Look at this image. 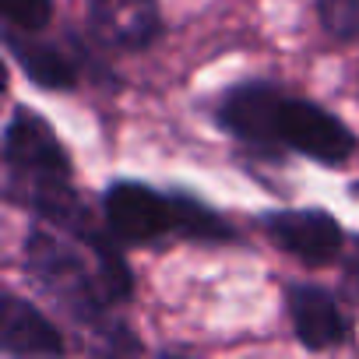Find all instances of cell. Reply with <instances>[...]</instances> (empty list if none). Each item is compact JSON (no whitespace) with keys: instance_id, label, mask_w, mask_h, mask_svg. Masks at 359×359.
Wrapping results in <instances>:
<instances>
[{"instance_id":"obj_3","label":"cell","mask_w":359,"mask_h":359,"mask_svg":"<svg viewBox=\"0 0 359 359\" xmlns=\"http://www.w3.org/2000/svg\"><path fill=\"white\" fill-rule=\"evenodd\" d=\"M106 226L123 243L176 236V194L162 198L141 184H113L106 191Z\"/></svg>"},{"instance_id":"obj_8","label":"cell","mask_w":359,"mask_h":359,"mask_svg":"<svg viewBox=\"0 0 359 359\" xmlns=\"http://www.w3.org/2000/svg\"><path fill=\"white\" fill-rule=\"evenodd\" d=\"M289 317L306 348H331L345 338V320H341L334 296L317 285L289 289Z\"/></svg>"},{"instance_id":"obj_1","label":"cell","mask_w":359,"mask_h":359,"mask_svg":"<svg viewBox=\"0 0 359 359\" xmlns=\"http://www.w3.org/2000/svg\"><path fill=\"white\" fill-rule=\"evenodd\" d=\"M25 264L32 268L39 285L81 320L95 317V310L102 303H109L106 292H102L95 247H92V261L85 264V254H81L78 243H71V240L39 226L25 240Z\"/></svg>"},{"instance_id":"obj_2","label":"cell","mask_w":359,"mask_h":359,"mask_svg":"<svg viewBox=\"0 0 359 359\" xmlns=\"http://www.w3.org/2000/svg\"><path fill=\"white\" fill-rule=\"evenodd\" d=\"M4 158L11 169V198L25 201L29 208L64 187H71V162L67 151L60 148V141L53 137V130L32 116V113H18L8 123V137H4Z\"/></svg>"},{"instance_id":"obj_11","label":"cell","mask_w":359,"mask_h":359,"mask_svg":"<svg viewBox=\"0 0 359 359\" xmlns=\"http://www.w3.org/2000/svg\"><path fill=\"white\" fill-rule=\"evenodd\" d=\"M320 22L334 39H359V0H317Z\"/></svg>"},{"instance_id":"obj_7","label":"cell","mask_w":359,"mask_h":359,"mask_svg":"<svg viewBox=\"0 0 359 359\" xmlns=\"http://www.w3.org/2000/svg\"><path fill=\"white\" fill-rule=\"evenodd\" d=\"M95 32L120 50H144L158 36L155 0H92Z\"/></svg>"},{"instance_id":"obj_12","label":"cell","mask_w":359,"mask_h":359,"mask_svg":"<svg viewBox=\"0 0 359 359\" xmlns=\"http://www.w3.org/2000/svg\"><path fill=\"white\" fill-rule=\"evenodd\" d=\"M50 15H53V0H4V18L25 32L43 29Z\"/></svg>"},{"instance_id":"obj_10","label":"cell","mask_w":359,"mask_h":359,"mask_svg":"<svg viewBox=\"0 0 359 359\" xmlns=\"http://www.w3.org/2000/svg\"><path fill=\"white\" fill-rule=\"evenodd\" d=\"M4 39H8L11 57L22 64V71H25L36 85H43V88H60V92H67V88L78 85V67H74L57 46L36 43V39L18 36V32H8Z\"/></svg>"},{"instance_id":"obj_5","label":"cell","mask_w":359,"mask_h":359,"mask_svg":"<svg viewBox=\"0 0 359 359\" xmlns=\"http://www.w3.org/2000/svg\"><path fill=\"white\" fill-rule=\"evenodd\" d=\"M282 92L264 81H247L222 99V123L254 148H282L278 116H282Z\"/></svg>"},{"instance_id":"obj_9","label":"cell","mask_w":359,"mask_h":359,"mask_svg":"<svg viewBox=\"0 0 359 359\" xmlns=\"http://www.w3.org/2000/svg\"><path fill=\"white\" fill-rule=\"evenodd\" d=\"M0 345L8 355H60L64 338L60 331L29 303L8 296L4 317H0Z\"/></svg>"},{"instance_id":"obj_6","label":"cell","mask_w":359,"mask_h":359,"mask_svg":"<svg viewBox=\"0 0 359 359\" xmlns=\"http://www.w3.org/2000/svg\"><path fill=\"white\" fill-rule=\"evenodd\" d=\"M268 236L296 261L320 268L341 254V229L327 212H282L268 219Z\"/></svg>"},{"instance_id":"obj_4","label":"cell","mask_w":359,"mask_h":359,"mask_svg":"<svg viewBox=\"0 0 359 359\" xmlns=\"http://www.w3.org/2000/svg\"><path fill=\"white\" fill-rule=\"evenodd\" d=\"M278 134L282 144L317 158V162H345L355 148L348 127L331 116L327 109L303 102V99H285L282 102V116H278Z\"/></svg>"}]
</instances>
